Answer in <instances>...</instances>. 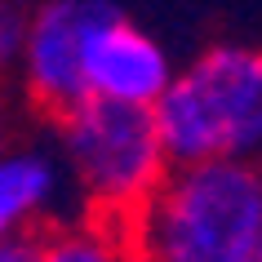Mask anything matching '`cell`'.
Returning <instances> with one entry per match:
<instances>
[{
  "instance_id": "6da1fadb",
  "label": "cell",
  "mask_w": 262,
  "mask_h": 262,
  "mask_svg": "<svg viewBox=\"0 0 262 262\" xmlns=\"http://www.w3.org/2000/svg\"><path fill=\"white\" fill-rule=\"evenodd\" d=\"M134 262H249L262 235L258 160L169 165L147 200L120 222Z\"/></svg>"
},
{
  "instance_id": "7a4b0ae2",
  "label": "cell",
  "mask_w": 262,
  "mask_h": 262,
  "mask_svg": "<svg viewBox=\"0 0 262 262\" xmlns=\"http://www.w3.org/2000/svg\"><path fill=\"white\" fill-rule=\"evenodd\" d=\"M169 165L213 156L258 160L262 156V49L209 45L182 67L151 107Z\"/></svg>"
},
{
  "instance_id": "3957f363",
  "label": "cell",
  "mask_w": 262,
  "mask_h": 262,
  "mask_svg": "<svg viewBox=\"0 0 262 262\" xmlns=\"http://www.w3.org/2000/svg\"><path fill=\"white\" fill-rule=\"evenodd\" d=\"M54 129L58 156L89 218L120 227L169 173V151L160 142L151 107L84 98L67 116H58Z\"/></svg>"
},
{
  "instance_id": "277c9868",
  "label": "cell",
  "mask_w": 262,
  "mask_h": 262,
  "mask_svg": "<svg viewBox=\"0 0 262 262\" xmlns=\"http://www.w3.org/2000/svg\"><path fill=\"white\" fill-rule=\"evenodd\" d=\"M107 9L111 0H40L27 14V45H23L18 80L36 116L58 120L89 98L84 45Z\"/></svg>"
},
{
  "instance_id": "5b68a950",
  "label": "cell",
  "mask_w": 262,
  "mask_h": 262,
  "mask_svg": "<svg viewBox=\"0 0 262 262\" xmlns=\"http://www.w3.org/2000/svg\"><path fill=\"white\" fill-rule=\"evenodd\" d=\"M178 71L173 58L156 36L129 23L120 5L94 23L89 45H84V89L102 102H124V107H156Z\"/></svg>"
},
{
  "instance_id": "8992f818",
  "label": "cell",
  "mask_w": 262,
  "mask_h": 262,
  "mask_svg": "<svg viewBox=\"0 0 262 262\" xmlns=\"http://www.w3.org/2000/svg\"><path fill=\"white\" fill-rule=\"evenodd\" d=\"M71 187V173L62 156L36 142L0 147V240L14 231L49 227L62 209V195Z\"/></svg>"
},
{
  "instance_id": "52a82bcc",
  "label": "cell",
  "mask_w": 262,
  "mask_h": 262,
  "mask_svg": "<svg viewBox=\"0 0 262 262\" xmlns=\"http://www.w3.org/2000/svg\"><path fill=\"white\" fill-rule=\"evenodd\" d=\"M40 262H134L116 222L89 218L71 227H45Z\"/></svg>"
},
{
  "instance_id": "ba28073f",
  "label": "cell",
  "mask_w": 262,
  "mask_h": 262,
  "mask_svg": "<svg viewBox=\"0 0 262 262\" xmlns=\"http://www.w3.org/2000/svg\"><path fill=\"white\" fill-rule=\"evenodd\" d=\"M27 14H31V9L0 5V71H18V62H23V45H27Z\"/></svg>"
},
{
  "instance_id": "9c48e42d",
  "label": "cell",
  "mask_w": 262,
  "mask_h": 262,
  "mask_svg": "<svg viewBox=\"0 0 262 262\" xmlns=\"http://www.w3.org/2000/svg\"><path fill=\"white\" fill-rule=\"evenodd\" d=\"M0 5H14V9H36L40 0H0Z\"/></svg>"
},
{
  "instance_id": "30bf717a",
  "label": "cell",
  "mask_w": 262,
  "mask_h": 262,
  "mask_svg": "<svg viewBox=\"0 0 262 262\" xmlns=\"http://www.w3.org/2000/svg\"><path fill=\"white\" fill-rule=\"evenodd\" d=\"M5 129H9V120H5V102H0V147H5Z\"/></svg>"
},
{
  "instance_id": "8fae6325",
  "label": "cell",
  "mask_w": 262,
  "mask_h": 262,
  "mask_svg": "<svg viewBox=\"0 0 262 262\" xmlns=\"http://www.w3.org/2000/svg\"><path fill=\"white\" fill-rule=\"evenodd\" d=\"M249 262H262V235H258V249H253V258Z\"/></svg>"
},
{
  "instance_id": "7c38bea8",
  "label": "cell",
  "mask_w": 262,
  "mask_h": 262,
  "mask_svg": "<svg viewBox=\"0 0 262 262\" xmlns=\"http://www.w3.org/2000/svg\"><path fill=\"white\" fill-rule=\"evenodd\" d=\"M258 173H262V156H258Z\"/></svg>"
}]
</instances>
